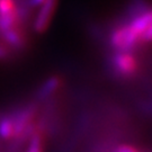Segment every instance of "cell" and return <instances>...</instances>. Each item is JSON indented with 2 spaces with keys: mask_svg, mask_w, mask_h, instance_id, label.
<instances>
[{
  "mask_svg": "<svg viewBox=\"0 0 152 152\" xmlns=\"http://www.w3.org/2000/svg\"><path fill=\"white\" fill-rule=\"evenodd\" d=\"M112 66L116 76L131 78L137 72L139 63L132 52H115L112 59Z\"/></svg>",
  "mask_w": 152,
  "mask_h": 152,
  "instance_id": "1",
  "label": "cell"
},
{
  "mask_svg": "<svg viewBox=\"0 0 152 152\" xmlns=\"http://www.w3.org/2000/svg\"><path fill=\"white\" fill-rule=\"evenodd\" d=\"M58 7V0H45L42 5L35 9L33 16V31L36 33H43L51 24Z\"/></svg>",
  "mask_w": 152,
  "mask_h": 152,
  "instance_id": "2",
  "label": "cell"
},
{
  "mask_svg": "<svg viewBox=\"0 0 152 152\" xmlns=\"http://www.w3.org/2000/svg\"><path fill=\"white\" fill-rule=\"evenodd\" d=\"M14 136H15L14 123H12L10 115L8 113L0 118V137L4 140L11 141L14 139Z\"/></svg>",
  "mask_w": 152,
  "mask_h": 152,
  "instance_id": "3",
  "label": "cell"
},
{
  "mask_svg": "<svg viewBox=\"0 0 152 152\" xmlns=\"http://www.w3.org/2000/svg\"><path fill=\"white\" fill-rule=\"evenodd\" d=\"M43 139L44 131L38 127L28 140L26 152H43Z\"/></svg>",
  "mask_w": 152,
  "mask_h": 152,
  "instance_id": "4",
  "label": "cell"
},
{
  "mask_svg": "<svg viewBox=\"0 0 152 152\" xmlns=\"http://www.w3.org/2000/svg\"><path fill=\"white\" fill-rule=\"evenodd\" d=\"M12 54H14V51H12L7 44L4 43V42L0 39V61L7 60V59L10 58Z\"/></svg>",
  "mask_w": 152,
  "mask_h": 152,
  "instance_id": "5",
  "label": "cell"
}]
</instances>
